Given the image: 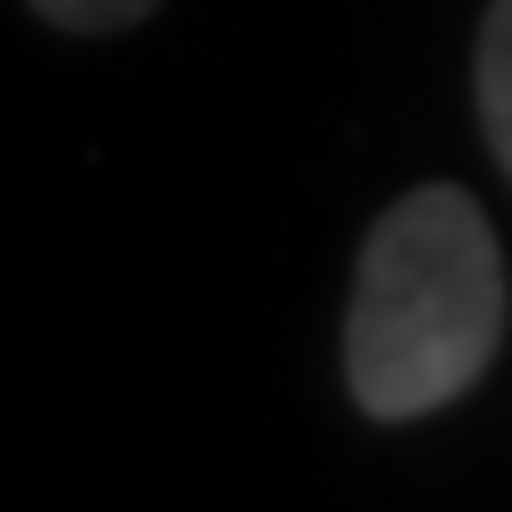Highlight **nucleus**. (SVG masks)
Segmentation results:
<instances>
[{"label":"nucleus","instance_id":"3","mask_svg":"<svg viewBox=\"0 0 512 512\" xmlns=\"http://www.w3.org/2000/svg\"><path fill=\"white\" fill-rule=\"evenodd\" d=\"M40 24H56V32H128V24H144L160 0H24Z\"/></svg>","mask_w":512,"mask_h":512},{"label":"nucleus","instance_id":"2","mask_svg":"<svg viewBox=\"0 0 512 512\" xmlns=\"http://www.w3.org/2000/svg\"><path fill=\"white\" fill-rule=\"evenodd\" d=\"M472 104H480V136L496 152V168L512 176V0H488L480 40H472Z\"/></svg>","mask_w":512,"mask_h":512},{"label":"nucleus","instance_id":"1","mask_svg":"<svg viewBox=\"0 0 512 512\" xmlns=\"http://www.w3.org/2000/svg\"><path fill=\"white\" fill-rule=\"evenodd\" d=\"M504 352V248L464 184L400 192L352 264L344 392L376 424L464 400Z\"/></svg>","mask_w":512,"mask_h":512}]
</instances>
